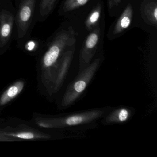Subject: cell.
Segmentation results:
<instances>
[{
  "label": "cell",
  "mask_w": 157,
  "mask_h": 157,
  "mask_svg": "<svg viewBox=\"0 0 157 157\" xmlns=\"http://www.w3.org/2000/svg\"><path fill=\"white\" fill-rule=\"evenodd\" d=\"M101 62V58L96 59L81 72L78 73L77 77L71 82L64 94L61 102L63 108L72 106L79 99L98 71Z\"/></svg>",
  "instance_id": "obj_1"
},
{
  "label": "cell",
  "mask_w": 157,
  "mask_h": 157,
  "mask_svg": "<svg viewBox=\"0 0 157 157\" xmlns=\"http://www.w3.org/2000/svg\"><path fill=\"white\" fill-rule=\"evenodd\" d=\"M76 33L71 27L59 32L54 38L43 57L44 67L54 68L56 75L64 52L75 45Z\"/></svg>",
  "instance_id": "obj_2"
},
{
  "label": "cell",
  "mask_w": 157,
  "mask_h": 157,
  "mask_svg": "<svg viewBox=\"0 0 157 157\" xmlns=\"http://www.w3.org/2000/svg\"><path fill=\"white\" fill-rule=\"evenodd\" d=\"M112 108L111 106H106L77 112L66 116L54 118L48 121L47 127L72 128L94 124L97 120L102 119Z\"/></svg>",
  "instance_id": "obj_3"
},
{
  "label": "cell",
  "mask_w": 157,
  "mask_h": 157,
  "mask_svg": "<svg viewBox=\"0 0 157 157\" xmlns=\"http://www.w3.org/2000/svg\"><path fill=\"white\" fill-rule=\"evenodd\" d=\"M100 36L101 29L96 26L86 38L80 54L78 73L90 64L97 50Z\"/></svg>",
  "instance_id": "obj_4"
},
{
  "label": "cell",
  "mask_w": 157,
  "mask_h": 157,
  "mask_svg": "<svg viewBox=\"0 0 157 157\" xmlns=\"http://www.w3.org/2000/svg\"><path fill=\"white\" fill-rule=\"evenodd\" d=\"M36 0H23L17 13V29L19 38L26 34L32 21Z\"/></svg>",
  "instance_id": "obj_5"
},
{
  "label": "cell",
  "mask_w": 157,
  "mask_h": 157,
  "mask_svg": "<svg viewBox=\"0 0 157 157\" xmlns=\"http://www.w3.org/2000/svg\"><path fill=\"white\" fill-rule=\"evenodd\" d=\"M135 113V109L129 106H120L112 109L102 118L104 125L123 124L129 121Z\"/></svg>",
  "instance_id": "obj_6"
},
{
  "label": "cell",
  "mask_w": 157,
  "mask_h": 157,
  "mask_svg": "<svg viewBox=\"0 0 157 157\" xmlns=\"http://www.w3.org/2000/svg\"><path fill=\"white\" fill-rule=\"evenodd\" d=\"M75 49V46L70 48L64 52L61 57L54 82L56 91L60 88L65 80L72 62Z\"/></svg>",
  "instance_id": "obj_7"
},
{
  "label": "cell",
  "mask_w": 157,
  "mask_h": 157,
  "mask_svg": "<svg viewBox=\"0 0 157 157\" xmlns=\"http://www.w3.org/2000/svg\"><path fill=\"white\" fill-rule=\"evenodd\" d=\"M14 22L13 15L7 11L0 13V46L7 44L10 38Z\"/></svg>",
  "instance_id": "obj_8"
},
{
  "label": "cell",
  "mask_w": 157,
  "mask_h": 157,
  "mask_svg": "<svg viewBox=\"0 0 157 157\" xmlns=\"http://www.w3.org/2000/svg\"><path fill=\"white\" fill-rule=\"evenodd\" d=\"M140 10L145 21L156 27L157 25V0H145L141 4Z\"/></svg>",
  "instance_id": "obj_9"
},
{
  "label": "cell",
  "mask_w": 157,
  "mask_h": 157,
  "mask_svg": "<svg viewBox=\"0 0 157 157\" xmlns=\"http://www.w3.org/2000/svg\"><path fill=\"white\" fill-rule=\"evenodd\" d=\"M133 15V8L130 4H128L115 25L113 30L114 34L117 35L121 33L128 28L131 25Z\"/></svg>",
  "instance_id": "obj_10"
},
{
  "label": "cell",
  "mask_w": 157,
  "mask_h": 157,
  "mask_svg": "<svg viewBox=\"0 0 157 157\" xmlns=\"http://www.w3.org/2000/svg\"><path fill=\"white\" fill-rule=\"evenodd\" d=\"M24 86L22 81H18L9 87L0 98V105H3L14 99L22 91Z\"/></svg>",
  "instance_id": "obj_11"
},
{
  "label": "cell",
  "mask_w": 157,
  "mask_h": 157,
  "mask_svg": "<svg viewBox=\"0 0 157 157\" xmlns=\"http://www.w3.org/2000/svg\"><path fill=\"white\" fill-rule=\"evenodd\" d=\"M101 5L98 4L89 14L85 21V26L88 31H90L97 26V24L101 18Z\"/></svg>",
  "instance_id": "obj_12"
},
{
  "label": "cell",
  "mask_w": 157,
  "mask_h": 157,
  "mask_svg": "<svg viewBox=\"0 0 157 157\" xmlns=\"http://www.w3.org/2000/svg\"><path fill=\"white\" fill-rule=\"evenodd\" d=\"M57 0H41L39 4V12L43 17L50 14L54 9Z\"/></svg>",
  "instance_id": "obj_13"
},
{
  "label": "cell",
  "mask_w": 157,
  "mask_h": 157,
  "mask_svg": "<svg viewBox=\"0 0 157 157\" xmlns=\"http://www.w3.org/2000/svg\"><path fill=\"white\" fill-rule=\"evenodd\" d=\"M90 0H66L63 6V10L65 12L74 10L84 6Z\"/></svg>",
  "instance_id": "obj_14"
},
{
  "label": "cell",
  "mask_w": 157,
  "mask_h": 157,
  "mask_svg": "<svg viewBox=\"0 0 157 157\" xmlns=\"http://www.w3.org/2000/svg\"><path fill=\"white\" fill-rule=\"evenodd\" d=\"M12 136L22 139H33L36 137L34 134L30 132H21L15 135H13Z\"/></svg>",
  "instance_id": "obj_15"
},
{
  "label": "cell",
  "mask_w": 157,
  "mask_h": 157,
  "mask_svg": "<svg viewBox=\"0 0 157 157\" xmlns=\"http://www.w3.org/2000/svg\"><path fill=\"white\" fill-rule=\"evenodd\" d=\"M122 0H108V8L112 9L113 7L117 6L122 2Z\"/></svg>",
  "instance_id": "obj_16"
}]
</instances>
